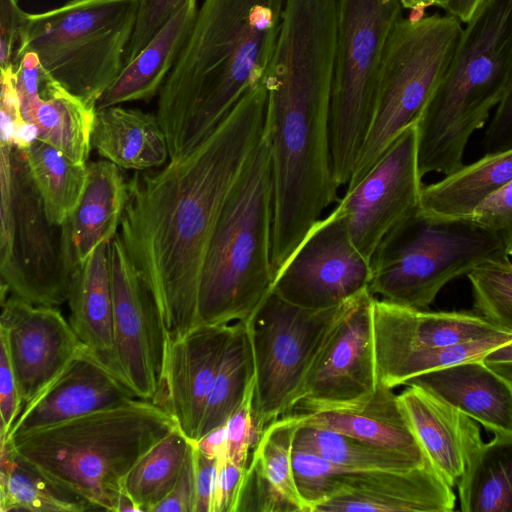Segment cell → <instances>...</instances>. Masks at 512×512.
<instances>
[{
  "label": "cell",
  "instance_id": "1",
  "mask_svg": "<svg viewBox=\"0 0 512 512\" xmlns=\"http://www.w3.org/2000/svg\"><path fill=\"white\" fill-rule=\"evenodd\" d=\"M260 80L194 149L157 171H135L119 234L152 291L167 331L177 338L197 323L200 278L224 204L264 129Z\"/></svg>",
  "mask_w": 512,
  "mask_h": 512
},
{
  "label": "cell",
  "instance_id": "2",
  "mask_svg": "<svg viewBox=\"0 0 512 512\" xmlns=\"http://www.w3.org/2000/svg\"><path fill=\"white\" fill-rule=\"evenodd\" d=\"M284 5L285 0H203L158 95L156 115L169 160L201 143L263 79Z\"/></svg>",
  "mask_w": 512,
  "mask_h": 512
},
{
  "label": "cell",
  "instance_id": "3",
  "mask_svg": "<svg viewBox=\"0 0 512 512\" xmlns=\"http://www.w3.org/2000/svg\"><path fill=\"white\" fill-rule=\"evenodd\" d=\"M175 427L166 410L138 398L8 441L21 460L55 485L95 509L116 512L128 472Z\"/></svg>",
  "mask_w": 512,
  "mask_h": 512
},
{
  "label": "cell",
  "instance_id": "4",
  "mask_svg": "<svg viewBox=\"0 0 512 512\" xmlns=\"http://www.w3.org/2000/svg\"><path fill=\"white\" fill-rule=\"evenodd\" d=\"M512 70V0H483L465 23L451 64L417 126L418 168L449 175L487 121Z\"/></svg>",
  "mask_w": 512,
  "mask_h": 512
},
{
  "label": "cell",
  "instance_id": "5",
  "mask_svg": "<svg viewBox=\"0 0 512 512\" xmlns=\"http://www.w3.org/2000/svg\"><path fill=\"white\" fill-rule=\"evenodd\" d=\"M273 217L270 151L262 134L212 235L200 278L196 325L248 322L271 292Z\"/></svg>",
  "mask_w": 512,
  "mask_h": 512
},
{
  "label": "cell",
  "instance_id": "6",
  "mask_svg": "<svg viewBox=\"0 0 512 512\" xmlns=\"http://www.w3.org/2000/svg\"><path fill=\"white\" fill-rule=\"evenodd\" d=\"M140 0H69L27 13L14 66L27 52L65 89L95 106L124 67Z\"/></svg>",
  "mask_w": 512,
  "mask_h": 512
},
{
  "label": "cell",
  "instance_id": "7",
  "mask_svg": "<svg viewBox=\"0 0 512 512\" xmlns=\"http://www.w3.org/2000/svg\"><path fill=\"white\" fill-rule=\"evenodd\" d=\"M507 255L500 237L473 220L432 217L419 209L377 248L368 288L388 302L427 310L448 282Z\"/></svg>",
  "mask_w": 512,
  "mask_h": 512
},
{
  "label": "cell",
  "instance_id": "8",
  "mask_svg": "<svg viewBox=\"0 0 512 512\" xmlns=\"http://www.w3.org/2000/svg\"><path fill=\"white\" fill-rule=\"evenodd\" d=\"M462 31V23L449 14L402 17L395 24L379 66L372 120L347 189L419 119L451 64Z\"/></svg>",
  "mask_w": 512,
  "mask_h": 512
},
{
  "label": "cell",
  "instance_id": "9",
  "mask_svg": "<svg viewBox=\"0 0 512 512\" xmlns=\"http://www.w3.org/2000/svg\"><path fill=\"white\" fill-rule=\"evenodd\" d=\"M1 297L58 307L68 301L73 268L62 225L53 224L25 151L0 145Z\"/></svg>",
  "mask_w": 512,
  "mask_h": 512
},
{
  "label": "cell",
  "instance_id": "10",
  "mask_svg": "<svg viewBox=\"0 0 512 512\" xmlns=\"http://www.w3.org/2000/svg\"><path fill=\"white\" fill-rule=\"evenodd\" d=\"M402 8L399 0H339L330 104L331 163L338 187L347 186L368 133L380 62Z\"/></svg>",
  "mask_w": 512,
  "mask_h": 512
},
{
  "label": "cell",
  "instance_id": "11",
  "mask_svg": "<svg viewBox=\"0 0 512 512\" xmlns=\"http://www.w3.org/2000/svg\"><path fill=\"white\" fill-rule=\"evenodd\" d=\"M356 296L335 307L313 310L271 291L246 322L255 366L253 414L258 440L293 406L315 358Z\"/></svg>",
  "mask_w": 512,
  "mask_h": 512
},
{
  "label": "cell",
  "instance_id": "12",
  "mask_svg": "<svg viewBox=\"0 0 512 512\" xmlns=\"http://www.w3.org/2000/svg\"><path fill=\"white\" fill-rule=\"evenodd\" d=\"M114 349L108 368L139 398L153 401L163 376L167 331L155 297L117 234L108 243Z\"/></svg>",
  "mask_w": 512,
  "mask_h": 512
},
{
  "label": "cell",
  "instance_id": "13",
  "mask_svg": "<svg viewBox=\"0 0 512 512\" xmlns=\"http://www.w3.org/2000/svg\"><path fill=\"white\" fill-rule=\"evenodd\" d=\"M374 299L369 288L355 297L352 307L315 358L295 403L285 414L307 415L348 408L375 392L378 376L373 337Z\"/></svg>",
  "mask_w": 512,
  "mask_h": 512
},
{
  "label": "cell",
  "instance_id": "14",
  "mask_svg": "<svg viewBox=\"0 0 512 512\" xmlns=\"http://www.w3.org/2000/svg\"><path fill=\"white\" fill-rule=\"evenodd\" d=\"M370 279L371 263L354 246L345 217L335 207L312 227L271 291L299 307L322 310L356 296Z\"/></svg>",
  "mask_w": 512,
  "mask_h": 512
},
{
  "label": "cell",
  "instance_id": "15",
  "mask_svg": "<svg viewBox=\"0 0 512 512\" xmlns=\"http://www.w3.org/2000/svg\"><path fill=\"white\" fill-rule=\"evenodd\" d=\"M416 122L388 146L355 186L346 189L336 206L345 217L354 246L370 263L384 238L420 209L423 185Z\"/></svg>",
  "mask_w": 512,
  "mask_h": 512
},
{
  "label": "cell",
  "instance_id": "16",
  "mask_svg": "<svg viewBox=\"0 0 512 512\" xmlns=\"http://www.w3.org/2000/svg\"><path fill=\"white\" fill-rule=\"evenodd\" d=\"M0 343L23 405L41 393L85 347L57 307L1 297Z\"/></svg>",
  "mask_w": 512,
  "mask_h": 512
},
{
  "label": "cell",
  "instance_id": "17",
  "mask_svg": "<svg viewBox=\"0 0 512 512\" xmlns=\"http://www.w3.org/2000/svg\"><path fill=\"white\" fill-rule=\"evenodd\" d=\"M233 330L234 324H199L167 339L162 382L152 402L169 413L190 441L198 438L207 398Z\"/></svg>",
  "mask_w": 512,
  "mask_h": 512
},
{
  "label": "cell",
  "instance_id": "18",
  "mask_svg": "<svg viewBox=\"0 0 512 512\" xmlns=\"http://www.w3.org/2000/svg\"><path fill=\"white\" fill-rule=\"evenodd\" d=\"M452 488L429 461L408 470L344 472L313 512H449Z\"/></svg>",
  "mask_w": 512,
  "mask_h": 512
},
{
  "label": "cell",
  "instance_id": "19",
  "mask_svg": "<svg viewBox=\"0 0 512 512\" xmlns=\"http://www.w3.org/2000/svg\"><path fill=\"white\" fill-rule=\"evenodd\" d=\"M24 121L36 139L57 148L77 163H87L96 107L70 93L41 66L34 52L13 68Z\"/></svg>",
  "mask_w": 512,
  "mask_h": 512
},
{
  "label": "cell",
  "instance_id": "20",
  "mask_svg": "<svg viewBox=\"0 0 512 512\" xmlns=\"http://www.w3.org/2000/svg\"><path fill=\"white\" fill-rule=\"evenodd\" d=\"M138 397L84 347L33 400L23 406L8 439Z\"/></svg>",
  "mask_w": 512,
  "mask_h": 512
},
{
  "label": "cell",
  "instance_id": "21",
  "mask_svg": "<svg viewBox=\"0 0 512 512\" xmlns=\"http://www.w3.org/2000/svg\"><path fill=\"white\" fill-rule=\"evenodd\" d=\"M373 337L376 367L399 355L422 349L489 338L512 340L478 314L427 311L375 297Z\"/></svg>",
  "mask_w": 512,
  "mask_h": 512
},
{
  "label": "cell",
  "instance_id": "22",
  "mask_svg": "<svg viewBox=\"0 0 512 512\" xmlns=\"http://www.w3.org/2000/svg\"><path fill=\"white\" fill-rule=\"evenodd\" d=\"M398 396L428 461L450 486L457 485L482 440L475 420L416 386L407 385Z\"/></svg>",
  "mask_w": 512,
  "mask_h": 512
},
{
  "label": "cell",
  "instance_id": "23",
  "mask_svg": "<svg viewBox=\"0 0 512 512\" xmlns=\"http://www.w3.org/2000/svg\"><path fill=\"white\" fill-rule=\"evenodd\" d=\"M486 430L512 433V384L481 359L464 361L408 380Z\"/></svg>",
  "mask_w": 512,
  "mask_h": 512
},
{
  "label": "cell",
  "instance_id": "24",
  "mask_svg": "<svg viewBox=\"0 0 512 512\" xmlns=\"http://www.w3.org/2000/svg\"><path fill=\"white\" fill-rule=\"evenodd\" d=\"M87 167L83 194L62 225L64 246L73 270L117 235L128 199V181L120 167L106 159L90 162Z\"/></svg>",
  "mask_w": 512,
  "mask_h": 512
},
{
  "label": "cell",
  "instance_id": "25",
  "mask_svg": "<svg viewBox=\"0 0 512 512\" xmlns=\"http://www.w3.org/2000/svg\"><path fill=\"white\" fill-rule=\"evenodd\" d=\"M298 415V414H297ZM301 425L331 430L401 453L423 464L428 459L393 388L378 382L362 403L300 415Z\"/></svg>",
  "mask_w": 512,
  "mask_h": 512
},
{
  "label": "cell",
  "instance_id": "26",
  "mask_svg": "<svg viewBox=\"0 0 512 512\" xmlns=\"http://www.w3.org/2000/svg\"><path fill=\"white\" fill-rule=\"evenodd\" d=\"M198 9L197 0H186L137 56L123 67L97 101L96 109L148 101L159 95L190 35Z\"/></svg>",
  "mask_w": 512,
  "mask_h": 512
},
{
  "label": "cell",
  "instance_id": "27",
  "mask_svg": "<svg viewBox=\"0 0 512 512\" xmlns=\"http://www.w3.org/2000/svg\"><path fill=\"white\" fill-rule=\"evenodd\" d=\"M91 145L121 169L145 171L169 160L167 138L157 115L120 105L96 109Z\"/></svg>",
  "mask_w": 512,
  "mask_h": 512
},
{
  "label": "cell",
  "instance_id": "28",
  "mask_svg": "<svg viewBox=\"0 0 512 512\" xmlns=\"http://www.w3.org/2000/svg\"><path fill=\"white\" fill-rule=\"evenodd\" d=\"M67 303L74 332L86 349L108 367L114 349L108 243L73 270Z\"/></svg>",
  "mask_w": 512,
  "mask_h": 512
},
{
  "label": "cell",
  "instance_id": "29",
  "mask_svg": "<svg viewBox=\"0 0 512 512\" xmlns=\"http://www.w3.org/2000/svg\"><path fill=\"white\" fill-rule=\"evenodd\" d=\"M512 181V149L484 157L442 180L423 185L420 210L428 216L468 219L487 198Z\"/></svg>",
  "mask_w": 512,
  "mask_h": 512
},
{
  "label": "cell",
  "instance_id": "30",
  "mask_svg": "<svg viewBox=\"0 0 512 512\" xmlns=\"http://www.w3.org/2000/svg\"><path fill=\"white\" fill-rule=\"evenodd\" d=\"M464 512H512V433L495 432L472 449L458 482Z\"/></svg>",
  "mask_w": 512,
  "mask_h": 512
},
{
  "label": "cell",
  "instance_id": "31",
  "mask_svg": "<svg viewBox=\"0 0 512 512\" xmlns=\"http://www.w3.org/2000/svg\"><path fill=\"white\" fill-rule=\"evenodd\" d=\"M0 511L83 512L95 509L85 499L55 485L0 437Z\"/></svg>",
  "mask_w": 512,
  "mask_h": 512
},
{
  "label": "cell",
  "instance_id": "32",
  "mask_svg": "<svg viewBox=\"0 0 512 512\" xmlns=\"http://www.w3.org/2000/svg\"><path fill=\"white\" fill-rule=\"evenodd\" d=\"M24 151L49 220L53 224L63 225L77 207L85 189L87 163H77L39 139H35Z\"/></svg>",
  "mask_w": 512,
  "mask_h": 512
},
{
  "label": "cell",
  "instance_id": "33",
  "mask_svg": "<svg viewBox=\"0 0 512 512\" xmlns=\"http://www.w3.org/2000/svg\"><path fill=\"white\" fill-rule=\"evenodd\" d=\"M254 381L255 366L250 334L246 322L239 321L234 323V330L209 392L198 438L227 422Z\"/></svg>",
  "mask_w": 512,
  "mask_h": 512
},
{
  "label": "cell",
  "instance_id": "34",
  "mask_svg": "<svg viewBox=\"0 0 512 512\" xmlns=\"http://www.w3.org/2000/svg\"><path fill=\"white\" fill-rule=\"evenodd\" d=\"M190 444L177 426L148 449L128 472L122 489L140 512H151L171 492Z\"/></svg>",
  "mask_w": 512,
  "mask_h": 512
},
{
  "label": "cell",
  "instance_id": "35",
  "mask_svg": "<svg viewBox=\"0 0 512 512\" xmlns=\"http://www.w3.org/2000/svg\"><path fill=\"white\" fill-rule=\"evenodd\" d=\"M293 448L317 454L347 471L408 470L421 464L401 453L339 432L301 425Z\"/></svg>",
  "mask_w": 512,
  "mask_h": 512
},
{
  "label": "cell",
  "instance_id": "36",
  "mask_svg": "<svg viewBox=\"0 0 512 512\" xmlns=\"http://www.w3.org/2000/svg\"><path fill=\"white\" fill-rule=\"evenodd\" d=\"M510 341L489 338L411 351L377 365L378 382L395 388L419 375L464 361L481 359L495 347Z\"/></svg>",
  "mask_w": 512,
  "mask_h": 512
},
{
  "label": "cell",
  "instance_id": "37",
  "mask_svg": "<svg viewBox=\"0 0 512 512\" xmlns=\"http://www.w3.org/2000/svg\"><path fill=\"white\" fill-rule=\"evenodd\" d=\"M301 426L297 414H284L272 421L262 432L253 456L272 483L299 509L307 512L293 477L292 451L294 437Z\"/></svg>",
  "mask_w": 512,
  "mask_h": 512
},
{
  "label": "cell",
  "instance_id": "38",
  "mask_svg": "<svg viewBox=\"0 0 512 512\" xmlns=\"http://www.w3.org/2000/svg\"><path fill=\"white\" fill-rule=\"evenodd\" d=\"M474 309L497 329L512 334V261L509 256L486 260L468 273Z\"/></svg>",
  "mask_w": 512,
  "mask_h": 512
},
{
  "label": "cell",
  "instance_id": "39",
  "mask_svg": "<svg viewBox=\"0 0 512 512\" xmlns=\"http://www.w3.org/2000/svg\"><path fill=\"white\" fill-rule=\"evenodd\" d=\"M292 468L296 488L307 512H313L326 498L336 475L350 472L317 454L294 448Z\"/></svg>",
  "mask_w": 512,
  "mask_h": 512
},
{
  "label": "cell",
  "instance_id": "40",
  "mask_svg": "<svg viewBox=\"0 0 512 512\" xmlns=\"http://www.w3.org/2000/svg\"><path fill=\"white\" fill-rule=\"evenodd\" d=\"M300 512L265 474L260 461L252 455L237 495L233 512Z\"/></svg>",
  "mask_w": 512,
  "mask_h": 512
},
{
  "label": "cell",
  "instance_id": "41",
  "mask_svg": "<svg viewBox=\"0 0 512 512\" xmlns=\"http://www.w3.org/2000/svg\"><path fill=\"white\" fill-rule=\"evenodd\" d=\"M0 115V143L24 150L36 139L21 115L13 67L1 69Z\"/></svg>",
  "mask_w": 512,
  "mask_h": 512
},
{
  "label": "cell",
  "instance_id": "42",
  "mask_svg": "<svg viewBox=\"0 0 512 512\" xmlns=\"http://www.w3.org/2000/svg\"><path fill=\"white\" fill-rule=\"evenodd\" d=\"M255 381L247 391L245 398L225 423L227 432V457L236 465L246 468L248 455L253 444L256 445V431L253 400Z\"/></svg>",
  "mask_w": 512,
  "mask_h": 512
},
{
  "label": "cell",
  "instance_id": "43",
  "mask_svg": "<svg viewBox=\"0 0 512 512\" xmlns=\"http://www.w3.org/2000/svg\"><path fill=\"white\" fill-rule=\"evenodd\" d=\"M186 0H140L135 29L124 58V66L146 46Z\"/></svg>",
  "mask_w": 512,
  "mask_h": 512
},
{
  "label": "cell",
  "instance_id": "44",
  "mask_svg": "<svg viewBox=\"0 0 512 512\" xmlns=\"http://www.w3.org/2000/svg\"><path fill=\"white\" fill-rule=\"evenodd\" d=\"M468 219L496 233L512 257V181L487 198Z\"/></svg>",
  "mask_w": 512,
  "mask_h": 512
},
{
  "label": "cell",
  "instance_id": "45",
  "mask_svg": "<svg viewBox=\"0 0 512 512\" xmlns=\"http://www.w3.org/2000/svg\"><path fill=\"white\" fill-rule=\"evenodd\" d=\"M196 479L194 445L191 441L181 473L171 492L151 512H195Z\"/></svg>",
  "mask_w": 512,
  "mask_h": 512
},
{
  "label": "cell",
  "instance_id": "46",
  "mask_svg": "<svg viewBox=\"0 0 512 512\" xmlns=\"http://www.w3.org/2000/svg\"><path fill=\"white\" fill-rule=\"evenodd\" d=\"M0 346V437L8 439L9 432L24 405L7 350L3 344Z\"/></svg>",
  "mask_w": 512,
  "mask_h": 512
},
{
  "label": "cell",
  "instance_id": "47",
  "mask_svg": "<svg viewBox=\"0 0 512 512\" xmlns=\"http://www.w3.org/2000/svg\"><path fill=\"white\" fill-rule=\"evenodd\" d=\"M486 154L512 149V70L510 78L483 139Z\"/></svg>",
  "mask_w": 512,
  "mask_h": 512
},
{
  "label": "cell",
  "instance_id": "48",
  "mask_svg": "<svg viewBox=\"0 0 512 512\" xmlns=\"http://www.w3.org/2000/svg\"><path fill=\"white\" fill-rule=\"evenodd\" d=\"M26 12L14 0H0L1 69L14 68V58Z\"/></svg>",
  "mask_w": 512,
  "mask_h": 512
},
{
  "label": "cell",
  "instance_id": "49",
  "mask_svg": "<svg viewBox=\"0 0 512 512\" xmlns=\"http://www.w3.org/2000/svg\"><path fill=\"white\" fill-rule=\"evenodd\" d=\"M245 469L233 463L227 456L218 459L212 512L234 511Z\"/></svg>",
  "mask_w": 512,
  "mask_h": 512
},
{
  "label": "cell",
  "instance_id": "50",
  "mask_svg": "<svg viewBox=\"0 0 512 512\" xmlns=\"http://www.w3.org/2000/svg\"><path fill=\"white\" fill-rule=\"evenodd\" d=\"M194 445V443H193ZM196 506L195 512H212L218 459L201 453L194 445Z\"/></svg>",
  "mask_w": 512,
  "mask_h": 512
},
{
  "label": "cell",
  "instance_id": "51",
  "mask_svg": "<svg viewBox=\"0 0 512 512\" xmlns=\"http://www.w3.org/2000/svg\"><path fill=\"white\" fill-rule=\"evenodd\" d=\"M195 447L203 454L214 459L227 456V432L226 426L216 427L196 441H192Z\"/></svg>",
  "mask_w": 512,
  "mask_h": 512
},
{
  "label": "cell",
  "instance_id": "52",
  "mask_svg": "<svg viewBox=\"0 0 512 512\" xmlns=\"http://www.w3.org/2000/svg\"><path fill=\"white\" fill-rule=\"evenodd\" d=\"M482 360L512 384V340L495 347L486 353Z\"/></svg>",
  "mask_w": 512,
  "mask_h": 512
},
{
  "label": "cell",
  "instance_id": "53",
  "mask_svg": "<svg viewBox=\"0 0 512 512\" xmlns=\"http://www.w3.org/2000/svg\"><path fill=\"white\" fill-rule=\"evenodd\" d=\"M483 0H436L435 6L442 8L446 14L466 23Z\"/></svg>",
  "mask_w": 512,
  "mask_h": 512
},
{
  "label": "cell",
  "instance_id": "54",
  "mask_svg": "<svg viewBox=\"0 0 512 512\" xmlns=\"http://www.w3.org/2000/svg\"><path fill=\"white\" fill-rule=\"evenodd\" d=\"M436 0H399L404 9L423 10L426 7L435 5Z\"/></svg>",
  "mask_w": 512,
  "mask_h": 512
},
{
  "label": "cell",
  "instance_id": "55",
  "mask_svg": "<svg viewBox=\"0 0 512 512\" xmlns=\"http://www.w3.org/2000/svg\"><path fill=\"white\" fill-rule=\"evenodd\" d=\"M14 1L18 2V0H14Z\"/></svg>",
  "mask_w": 512,
  "mask_h": 512
},
{
  "label": "cell",
  "instance_id": "56",
  "mask_svg": "<svg viewBox=\"0 0 512 512\" xmlns=\"http://www.w3.org/2000/svg\"><path fill=\"white\" fill-rule=\"evenodd\" d=\"M512 258V257H511Z\"/></svg>",
  "mask_w": 512,
  "mask_h": 512
}]
</instances>
